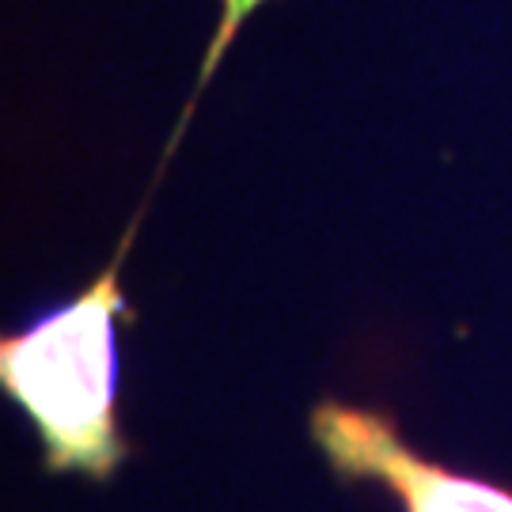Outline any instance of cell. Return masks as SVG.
Listing matches in <instances>:
<instances>
[{
  "label": "cell",
  "mask_w": 512,
  "mask_h": 512,
  "mask_svg": "<svg viewBox=\"0 0 512 512\" xmlns=\"http://www.w3.org/2000/svg\"><path fill=\"white\" fill-rule=\"evenodd\" d=\"M133 236L129 228L92 285L0 342V384L35 425L54 475L107 482L129 459L118 425V323L133 308L118 274Z\"/></svg>",
  "instance_id": "1"
},
{
  "label": "cell",
  "mask_w": 512,
  "mask_h": 512,
  "mask_svg": "<svg viewBox=\"0 0 512 512\" xmlns=\"http://www.w3.org/2000/svg\"><path fill=\"white\" fill-rule=\"evenodd\" d=\"M308 425L334 475L342 482H380L399 497L403 512H512V490L418 456L384 410L323 399Z\"/></svg>",
  "instance_id": "2"
},
{
  "label": "cell",
  "mask_w": 512,
  "mask_h": 512,
  "mask_svg": "<svg viewBox=\"0 0 512 512\" xmlns=\"http://www.w3.org/2000/svg\"><path fill=\"white\" fill-rule=\"evenodd\" d=\"M262 4H266V0H220V19H217V31H213V38H209V50H205L202 73H198V88H194V99H190V107H186V114L179 118V126H175V137H171V148H167V152H175V145H179V137H183L186 122H190V114H194L198 95H202L205 84L213 80L220 57L228 54V46L236 42L239 27H243V23H247V16H251V12H258Z\"/></svg>",
  "instance_id": "3"
}]
</instances>
